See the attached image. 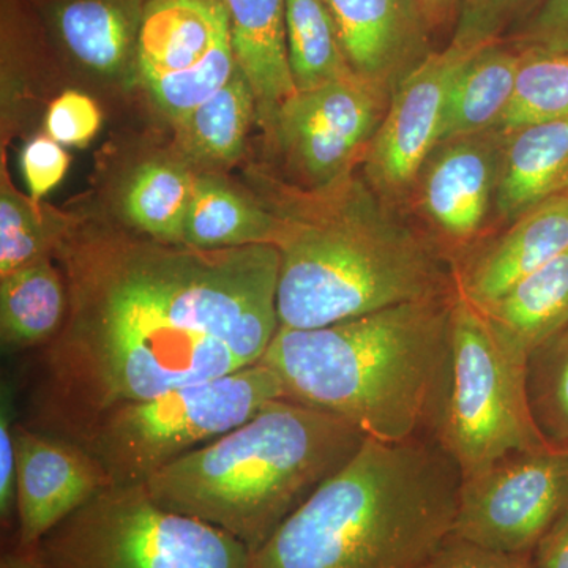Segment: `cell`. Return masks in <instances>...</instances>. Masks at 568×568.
<instances>
[{"label":"cell","instance_id":"cell-1","mask_svg":"<svg viewBox=\"0 0 568 568\" xmlns=\"http://www.w3.org/2000/svg\"><path fill=\"white\" fill-rule=\"evenodd\" d=\"M69 291L39 349L29 417L74 440L112 407L260 364L280 328L275 245L200 250L71 226L55 253Z\"/></svg>","mask_w":568,"mask_h":568},{"label":"cell","instance_id":"cell-2","mask_svg":"<svg viewBox=\"0 0 568 568\" xmlns=\"http://www.w3.org/2000/svg\"><path fill=\"white\" fill-rule=\"evenodd\" d=\"M256 179L276 220L280 327H324L457 290L454 264L364 175L317 189Z\"/></svg>","mask_w":568,"mask_h":568},{"label":"cell","instance_id":"cell-3","mask_svg":"<svg viewBox=\"0 0 568 568\" xmlns=\"http://www.w3.org/2000/svg\"><path fill=\"white\" fill-rule=\"evenodd\" d=\"M455 293L317 328H284L261 364L284 398L384 443L433 436L452 369Z\"/></svg>","mask_w":568,"mask_h":568},{"label":"cell","instance_id":"cell-4","mask_svg":"<svg viewBox=\"0 0 568 568\" xmlns=\"http://www.w3.org/2000/svg\"><path fill=\"white\" fill-rule=\"evenodd\" d=\"M462 480L433 436L366 437L248 568H422L454 530Z\"/></svg>","mask_w":568,"mask_h":568},{"label":"cell","instance_id":"cell-5","mask_svg":"<svg viewBox=\"0 0 568 568\" xmlns=\"http://www.w3.org/2000/svg\"><path fill=\"white\" fill-rule=\"evenodd\" d=\"M366 437L343 418L278 398L144 488L160 506L223 529L253 555L355 457Z\"/></svg>","mask_w":568,"mask_h":568},{"label":"cell","instance_id":"cell-6","mask_svg":"<svg viewBox=\"0 0 568 568\" xmlns=\"http://www.w3.org/2000/svg\"><path fill=\"white\" fill-rule=\"evenodd\" d=\"M278 398H284L282 381L260 362L231 375L112 407L73 443L102 466L111 487H138Z\"/></svg>","mask_w":568,"mask_h":568},{"label":"cell","instance_id":"cell-7","mask_svg":"<svg viewBox=\"0 0 568 568\" xmlns=\"http://www.w3.org/2000/svg\"><path fill=\"white\" fill-rule=\"evenodd\" d=\"M36 556L40 568H248L252 552L138 485L102 489L41 538Z\"/></svg>","mask_w":568,"mask_h":568},{"label":"cell","instance_id":"cell-8","mask_svg":"<svg viewBox=\"0 0 568 568\" xmlns=\"http://www.w3.org/2000/svg\"><path fill=\"white\" fill-rule=\"evenodd\" d=\"M433 437L463 478L508 455L551 446L530 409L528 358L507 346L458 290L450 383Z\"/></svg>","mask_w":568,"mask_h":568},{"label":"cell","instance_id":"cell-9","mask_svg":"<svg viewBox=\"0 0 568 568\" xmlns=\"http://www.w3.org/2000/svg\"><path fill=\"white\" fill-rule=\"evenodd\" d=\"M237 67L223 0L149 2L134 74L171 121H183L215 95Z\"/></svg>","mask_w":568,"mask_h":568},{"label":"cell","instance_id":"cell-10","mask_svg":"<svg viewBox=\"0 0 568 568\" xmlns=\"http://www.w3.org/2000/svg\"><path fill=\"white\" fill-rule=\"evenodd\" d=\"M568 507V447L518 452L459 485L455 536L481 547L534 552Z\"/></svg>","mask_w":568,"mask_h":568},{"label":"cell","instance_id":"cell-11","mask_svg":"<svg viewBox=\"0 0 568 568\" xmlns=\"http://www.w3.org/2000/svg\"><path fill=\"white\" fill-rule=\"evenodd\" d=\"M392 93L358 77L295 92L280 108L272 141L305 189L328 185L364 162Z\"/></svg>","mask_w":568,"mask_h":568},{"label":"cell","instance_id":"cell-12","mask_svg":"<svg viewBox=\"0 0 568 568\" xmlns=\"http://www.w3.org/2000/svg\"><path fill=\"white\" fill-rule=\"evenodd\" d=\"M500 151L503 136L495 129L440 142L410 190L406 205L454 267L487 241L496 220Z\"/></svg>","mask_w":568,"mask_h":568},{"label":"cell","instance_id":"cell-13","mask_svg":"<svg viewBox=\"0 0 568 568\" xmlns=\"http://www.w3.org/2000/svg\"><path fill=\"white\" fill-rule=\"evenodd\" d=\"M485 47L488 44L452 40L443 51L433 52L392 93L386 118L362 162L364 178L388 204L398 209L407 204L418 171L439 142L455 74Z\"/></svg>","mask_w":568,"mask_h":568},{"label":"cell","instance_id":"cell-14","mask_svg":"<svg viewBox=\"0 0 568 568\" xmlns=\"http://www.w3.org/2000/svg\"><path fill=\"white\" fill-rule=\"evenodd\" d=\"M14 444L17 534L10 541L33 549L52 528L111 484L84 448L32 428L21 418L14 425Z\"/></svg>","mask_w":568,"mask_h":568},{"label":"cell","instance_id":"cell-15","mask_svg":"<svg viewBox=\"0 0 568 568\" xmlns=\"http://www.w3.org/2000/svg\"><path fill=\"white\" fill-rule=\"evenodd\" d=\"M351 69L394 92L433 54L416 0H324Z\"/></svg>","mask_w":568,"mask_h":568},{"label":"cell","instance_id":"cell-16","mask_svg":"<svg viewBox=\"0 0 568 568\" xmlns=\"http://www.w3.org/2000/svg\"><path fill=\"white\" fill-rule=\"evenodd\" d=\"M567 250L568 193L537 205L458 261V293L481 308Z\"/></svg>","mask_w":568,"mask_h":568},{"label":"cell","instance_id":"cell-17","mask_svg":"<svg viewBox=\"0 0 568 568\" xmlns=\"http://www.w3.org/2000/svg\"><path fill=\"white\" fill-rule=\"evenodd\" d=\"M151 0H39L59 50L103 78L134 74L138 39Z\"/></svg>","mask_w":568,"mask_h":568},{"label":"cell","instance_id":"cell-18","mask_svg":"<svg viewBox=\"0 0 568 568\" xmlns=\"http://www.w3.org/2000/svg\"><path fill=\"white\" fill-rule=\"evenodd\" d=\"M230 13L235 61L256 99V121L267 136L286 100L297 92L286 43V0H223Z\"/></svg>","mask_w":568,"mask_h":568},{"label":"cell","instance_id":"cell-19","mask_svg":"<svg viewBox=\"0 0 568 568\" xmlns=\"http://www.w3.org/2000/svg\"><path fill=\"white\" fill-rule=\"evenodd\" d=\"M503 136L496 223L504 227L568 193V119L534 123Z\"/></svg>","mask_w":568,"mask_h":568},{"label":"cell","instance_id":"cell-20","mask_svg":"<svg viewBox=\"0 0 568 568\" xmlns=\"http://www.w3.org/2000/svg\"><path fill=\"white\" fill-rule=\"evenodd\" d=\"M477 310L507 346L529 361L534 351L568 327V250Z\"/></svg>","mask_w":568,"mask_h":568},{"label":"cell","instance_id":"cell-21","mask_svg":"<svg viewBox=\"0 0 568 568\" xmlns=\"http://www.w3.org/2000/svg\"><path fill=\"white\" fill-rule=\"evenodd\" d=\"M69 291L52 257L0 276V342L6 353L41 349L65 323Z\"/></svg>","mask_w":568,"mask_h":568},{"label":"cell","instance_id":"cell-22","mask_svg":"<svg viewBox=\"0 0 568 568\" xmlns=\"http://www.w3.org/2000/svg\"><path fill=\"white\" fill-rule=\"evenodd\" d=\"M519 50L495 41L470 55L448 91L439 142L495 129L514 93Z\"/></svg>","mask_w":568,"mask_h":568},{"label":"cell","instance_id":"cell-23","mask_svg":"<svg viewBox=\"0 0 568 568\" xmlns=\"http://www.w3.org/2000/svg\"><path fill=\"white\" fill-rule=\"evenodd\" d=\"M276 220L260 200L213 178H196L182 245L200 250L274 245Z\"/></svg>","mask_w":568,"mask_h":568},{"label":"cell","instance_id":"cell-24","mask_svg":"<svg viewBox=\"0 0 568 568\" xmlns=\"http://www.w3.org/2000/svg\"><path fill=\"white\" fill-rule=\"evenodd\" d=\"M256 119V99L244 71L175 123L183 152L204 166H227L244 155L246 133Z\"/></svg>","mask_w":568,"mask_h":568},{"label":"cell","instance_id":"cell-25","mask_svg":"<svg viewBox=\"0 0 568 568\" xmlns=\"http://www.w3.org/2000/svg\"><path fill=\"white\" fill-rule=\"evenodd\" d=\"M196 178L181 164L149 162L134 171L122 197L126 223L163 244H182Z\"/></svg>","mask_w":568,"mask_h":568},{"label":"cell","instance_id":"cell-26","mask_svg":"<svg viewBox=\"0 0 568 568\" xmlns=\"http://www.w3.org/2000/svg\"><path fill=\"white\" fill-rule=\"evenodd\" d=\"M287 61L297 92L357 77L324 0H286Z\"/></svg>","mask_w":568,"mask_h":568},{"label":"cell","instance_id":"cell-27","mask_svg":"<svg viewBox=\"0 0 568 568\" xmlns=\"http://www.w3.org/2000/svg\"><path fill=\"white\" fill-rule=\"evenodd\" d=\"M518 50L514 93L495 125L499 134L568 119V51Z\"/></svg>","mask_w":568,"mask_h":568},{"label":"cell","instance_id":"cell-28","mask_svg":"<svg viewBox=\"0 0 568 568\" xmlns=\"http://www.w3.org/2000/svg\"><path fill=\"white\" fill-rule=\"evenodd\" d=\"M26 200L3 178L0 193V276L55 256L73 223Z\"/></svg>","mask_w":568,"mask_h":568},{"label":"cell","instance_id":"cell-29","mask_svg":"<svg viewBox=\"0 0 568 568\" xmlns=\"http://www.w3.org/2000/svg\"><path fill=\"white\" fill-rule=\"evenodd\" d=\"M528 394L541 435L568 447V327L529 355Z\"/></svg>","mask_w":568,"mask_h":568},{"label":"cell","instance_id":"cell-30","mask_svg":"<svg viewBox=\"0 0 568 568\" xmlns=\"http://www.w3.org/2000/svg\"><path fill=\"white\" fill-rule=\"evenodd\" d=\"M14 388L11 381H2L0 394V526L7 541L17 534V444H14Z\"/></svg>","mask_w":568,"mask_h":568},{"label":"cell","instance_id":"cell-31","mask_svg":"<svg viewBox=\"0 0 568 568\" xmlns=\"http://www.w3.org/2000/svg\"><path fill=\"white\" fill-rule=\"evenodd\" d=\"M102 125V112L91 97L67 91L51 103L47 114L48 136L62 145H82L91 142Z\"/></svg>","mask_w":568,"mask_h":568},{"label":"cell","instance_id":"cell-32","mask_svg":"<svg viewBox=\"0 0 568 568\" xmlns=\"http://www.w3.org/2000/svg\"><path fill=\"white\" fill-rule=\"evenodd\" d=\"M529 0H462L454 39L459 43L489 44L514 21Z\"/></svg>","mask_w":568,"mask_h":568},{"label":"cell","instance_id":"cell-33","mask_svg":"<svg viewBox=\"0 0 568 568\" xmlns=\"http://www.w3.org/2000/svg\"><path fill=\"white\" fill-rule=\"evenodd\" d=\"M21 174L28 185L31 200L40 201L52 192L70 166L69 153L51 136H37L21 151Z\"/></svg>","mask_w":568,"mask_h":568},{"label":"cell","instance_id":"cell-34","mask_svg":"<svg viewBox=\"0 0 568 568\" xmlns=\"http://www.w3.org/2000/svg\"><path fill=\"white\" fill-rule=\"evenodd\" d=\"M422 568H534L532 552L481 547L450 534Z\"/></svg>","mask_w":568,"mask_h":568},{"label":"cell","instance_id":"cell-35","mask_svg":"<svg viewBox=\"0 0 568 568\" xmlns=\"http://www.w3.org/2000/svg\"><path fill=\"white\" fill-rule=\"evenodd\" d=\"M510 44L545 51H568V0H541L511 37Z\"/></svg>","mask_w":568,"mask_h":568},{"label":"cell","instance_id":"cell-36","mask_svg":"<svg viewBox=\"0 0 568 568\" xmlns=\"http://www.w3.org/2000/svg\"><path fill=\"white\" fill-rule=\"evenodd\" d=\"M534 568H568V507L538 541Z\"/></svg>","mask_w":568,"mask_h":568},{"label":"cell","instance_id":"cell-37","mask_svg":"<svg viewBox=\"0 0 568 568\" xmlns=\"http://www.w3.org/2000/svg\"><path fill=\"white\" fill-rule=\"evenodd\" d=\"M426 24L433 33L457 24L462 0H416Z\"/></svg>","mask_w":568,"mask_h":568},{"label":"cell","instance_id":"cell-38","mask_svg":"<svg viewBox=\"0 0 568 568\" xmlns=\"http://www.w3.org/2000/svg\"><path fill=\"white\" fill-rule=\"evenodd\" d=\"M0 568H40L36 548L26 549L18 547L13 541H9L3 547L2 556H0Z\"/></svg>","mask_w":568,"mask_h":568}]
</instances>
